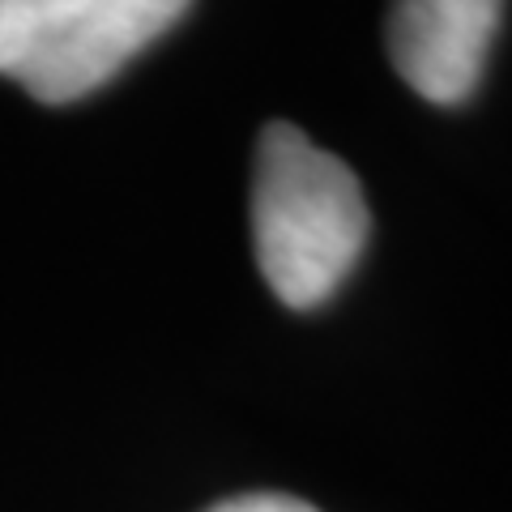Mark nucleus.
<instances>
[{
	"label": "nucleus",
	"mask_w": 512,
	"mask_h": 512,
	"mask_svg": "<svg viewBox=\"0 0 512 512\" xmlns=\"http://www.w3.org/2000/svg\"><path fill=\"white\" fill-rule=\"evenodd\" d=\"M210 512H316L308 500L299 495H282V491H252V495H231V500L214 504Z\"/></svg>",
	"instance_id": "obj_4"
},
{
	"label": "nucleus",
	"mask_w": 512,
	"mask_h": 512,
	"mask_svg": "<svg viewBox=\"0 0 512 512\" xmlns=\"http://www.w3.org/2000/svg\"><path fill=\"white\" fill-rule=\"evenodd\" d=\"M500 18L504 0H393L389 60L419 99L461 107L487 73Z\"/></svg>",
	"instance_id": "obj_3"
},
{
	"label": "nucleus",
	"mask_w": 512,
	"mask_h": 512,
	"mask_svg": "<svg viewBox=\"0 0 512 512\" xmlns=\"http://www.w3.org/2000/svg\"><path fill=\"white\" fill-rule=\"evenodd\" d=\"M367 231L359 175L303 128L269 124L252 167V248L269 291L295 312L320 308L359 265Z\"/></svg>",
	"instance_id": "obj_1"
},
{
	"label": "nucleus",
	"mask_w": 512,
	"mask_h": 512,
	"mask_svg": "<svg viewBox=\"0 0 512 512\" xmlns=\"http://www.w3.org/2000/svg\"><path fill=\"white\" fill-rule=\"evenodd\" d=\"M192 0H0V73L39 103H77L107 86Z\"/></svg>",
	"instance_id": "obj_2"
}]
</instances>
